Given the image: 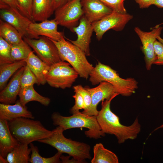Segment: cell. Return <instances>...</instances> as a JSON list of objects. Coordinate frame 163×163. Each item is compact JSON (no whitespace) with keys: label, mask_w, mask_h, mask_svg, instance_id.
<instances>
[{"label":"cell","mask_w":163,"mask_h":163,"mask_svg":"<svg viewBox=\"0 0 163 163\" xmlns=\"http://www.w3.org/2000/svg\"><path fill=\"white\" fill-rule=\"evenodd\" d=\"M51 40L56 46L62 61L69 63L80 77L88 79L94 67L88 61L85 52L64 37L58 41Z\"/></svg>","instance_id":"8992f818"},{"label":"cell","mask_w":163,"mask_h":163,"mask_svg":"<svg viewBox=\"0 0 163 163\" xmlns=\"http://www.w3.org/2000/svg\"><path fill=\"white\" fill-rule=\"evenodd\" d=\"M85 88L90 93L91 97V105L86 115L92 116L97 115L98 111L97 106L101 101L109 99L118 94L114 87L110 83L104 81L100 83L95 88Z\"/></svg>","instance_id":"4fadbf2b"},{"label":"cell","mask_w":163,"mask_h":163,"mask_svg":"<svg viewBox=\"0 0 163 163\" xmlns=\"http://www.w3.org/2000/svg\"><path fill=\"white\" fill-rule=\"evenodd\" d=\"M162 29V27L158 25L150 32L144 31L138 27L134 28V30L142 43V50L144 55L145 66L147 70H150L156 59L154 43L157 37L160 35Z\"/></svg>","instance_id":"8fae6325"},{"label":"cell","mask_w":163,"mask_h":163,"mask_svg":"<svg viewBox=\"0 0 163 163\" xmlns=\"http://www.w3.org/2000/svg\"><path fill=\"white\" fill-rule=\"evenodd\" d=\"M81 3L84 15L91 23L113 12L100 0H81Z\"/></svg>","instance_id":"2e32d148"},{"label":"cell","mask_w":163,"mask_h":163,"mask_svg":"<svg viewBox=\"0 0 163 163\" xmlns=\"http://www.w3.org/2000/svg\"><path fill=\"white\" fill-rule=\"evenodd\" d=\"M81 0H70L55 11L54 19L58 25L70 30L78 24L84 15Z\"/></svg>","instance_id":"9c48e42d"},{"label":"cell","mask_w":163,"mask_h":163,"mask_svg":"<svg viewBox=\"0 0 163 163\" xmlns=\"http://www.w3.org/2000/svg\"><path fill=\"white\" fill-rule=\"evenodd\" d=\"M21 117L8 122L10 132L21 143L28 145L47 138L53 133L39 120Z\"/></svg>","instance_id":"277c9868"},{"label":"cell","mask_w":163,"mask_h":163,"mask_svg":"<svg viewBox=\"0 0 163 163\" xmlns=\"http://www.w3.org/2000/svg\"><path fill=\"white\" fill-rule=\"evenodd\" d=\"M133 18L129 14H121L113 11L101 20L91 23L97 39L101 40L104 33L110 29L122 30Z\"/></svg>","instance_id":"30bf717a"},{"label":"cell","mask_w":163,"mask_h":163,"mask_svg":"<svg viewBox=\"0 0 163 163\" xmlns=\"http://www.w3.org/2000/svg\"><path fill=\"white\" fill-rule=\"evenodd\" d=\"M24 66L18 70L8 84L0 92V102L8 104L15 103L21 89L20 79Z\"/></svg>","instance_id":"ac0fdd59"},{"label":"cell","mask_w":163,"mask_h":163,"mask_svg":"<svg viewBox=\"0 0 163 163\" xmlns=\"http://www.w3.org/2000/svg\"><path fill=\"white\" fill-rule=\"evenodd\" d=\"M21 117L34 118L32 113L27 110L26 106L21 104L19 100L17 101L14 105L0 104V119L10 122Z\"/></svg>","instance_id":"e0dca14e"},{"label":"cell","mask_w":163,"mask_h":163,"mask_svg":"<svg viewBox=\"0 0 163 163\" xmlns=\"http://www.w3.org/2000/svg\"><path fill=\"white\" fill-rule=\"evenodd\" d=\"M7 4L10 8H18L16 0H0Z\"/></svg>","instance_id":"74e56055"},{"label":"cell","mask_w":163,"mask_h":163,"mask_svg":"<svg viewBox=\"0 0 163 163\" xmlns=\"http://www.w3.org/2000/svg\"><path fill=\"white\" fill-rule=\"evenodd\" d=\"M70 65L61 61L51 65L45 75L46 82L54 88L65 89L71 87L79 75Z\"/></svg>","instance_id":"52a82bcc"},{"label":"cell","mask_w":163,"mask_h":163,"mask_svg":"<svg viewBox=\"0 0 163 163\" xmlns=\"http://www.w3.org/2000/svg\"><path fill=\"white\" fill-rule=\"evenodd\" d=\"M141 8H146L153 5L155 0H135Z\"/></svg>","instance_id":"d590c367"},{"label":"cell","mask_w":163,"mask_h":163,"mask_svg":"<svg viewBox=\"0 0 163 163\" xmlns=\"http://www.w3.org/2000/svg\"><path fill=\"white\" fill-rule=\"evenodd\" d=\"M27 63L24 60L0 65V90H2L12 75Z\"/></svg>","instance_id":"d4e9b609"},{"label":"cell","mask_w":163,"mask_h":163,"mask_svg":"<svg viewBox=\"0 0 163 163\" xmlns=\"http://www.w3.org/2000/svg\"><path fill=\"white\" fill-rule=\"evenodd\" d=\"M27 64L36 77L39 85L46 82L45 75L48 71L50 66L42 61L32 51L24 60Z\"/></svg>","instance_id":"ffe728a7"},{"label":"cell","mask_w":163,"mask_h":163,"mask_svg":"<svg viewBox=\"0 0 163 163\" xmlns=\"http://www.w3.org/2000/svg\"><path fill=\"white\" fill-rule=\"evenodd\" d=\"M116 96L102 101L101 109L98 111L96 118L102 131L115 136L118 142L122 144L128 140L136 139L141 131V126L137 117L130 126L121 124L118 117L110 109L111 101Z\"/></svg>","instance_id":"6da1fadb"},{"label":"cell","mask_w":163,"mask_h":163,"mask_svg":"<svg viewBox=\"0 0 163 163\" xmlns=\"http://www.w3.org/2000/svg\"><path fill=\"white\" fill-rule=\"evenodd\" d=\"M89 77V81L92 85L108 82L114 87L119 94L123 96H131L138 88V82L134 78H122L115 70L100 62L94 67Z\"/></svg>","instance_id":"3957f363"},{"label":"cell","mask_w":163,"mask_h":163,"mask_svg":"<svg viewBox=\"0 0 163 163\" xmlns=\"http://www.w3.org/2000/svg\"><path fill=\"white\" fill-rule=\"evenodd\" d=\"M33 86L21 88L18 96L21 104L25 106L29 102L36 101L44 106H48L50 102V99L38 93L34 90Z\"/></svg>","instance_id":"7402d4cb"},{"label":"cell","mask_w":163,"mask_h":163,"mask_svg":"<svg viewBox=\"0 0 163 163\" xmlns=\"http://www.w3.org/2000/svg\"><path fill=\"white\" fill-rule=\"evenodd\" d=\"M0 37L11 45L17 44L23 40V36L17 29L2 19L0 20Z\"/></svg>","instance_id":"484cf974"},{"label":"cell","mask_w":163,"mask_h":163,"mask_svg":"<svg viewBox=\"0 0 163 163\" xmlns=\"http://www.w3.org/2000/svg\"><path fill=\"white\" fill-rule=\"evenodd\" d=\"M19 143L11 133L8 122L0 119V155L6 158L8 153Z\"/></svg>","instance_id":"d6986e66"},{"label":"cell","mask_w":163,"mask_h":163,"mask_svg":"<svg viewBox=\"0 0 163 163\" xmlns=\"http://www.w3.org/2000/svg\"><path fill=\"white\" fill-rule=\"evenodd\" d=\"M2 20L11 25L22 35L28 37L29 25L33 21L22 14L17 8H9L1 10Z\"/></svg>","instance_id":"9a60e30c"},{"label":"cell","mask_w":163,"mask_h":163,"mask_svg":"<svg viewBox=\"0 0 163 163\" xmlns=\"http://www.w3.org/2000/svg\"><path fill=\"white\" fill-rule=\"evenodd\" d=\"M153 5L159 8H163V0H155Z\"/></svg>","instance_id":"ab89813d"},{"label":"cell","mask_w":163,"mask_h":163,"mask_svg":"<svg viewBox=\"0 0 163 163\" xmlns=\"http://www.w3.org/2000/svg\"><path fill=\"white\" fill-rule=\"evenodd\" d=\"M154 49L156 58L153 64L163 65V44L156 39L154 43Z\"/></svg>","instance_id":"e575fe53"},{"label":"cell","mask_w":163,"mask_h":163,"mask_svg":"<svg viewBox=\"0 0 163 163\" xmlns=\"http://www.w3.org/2000/svg\"><path fill=\"white\" fill-rule=\"evenodd\" d=\"M100 0L113 12L121 14L127 13L126 10L124 5L125 0Z\"/></svg>","instance_id":"1f68e13d"},{"label":"cell","mask_w":163,"mask_h":163,"mask_svg":"<svg viewBox=\"0 0 163 163\" xmlns=\"http://www.w3.org/2000/svg\"><path fill=\"white\" fill-rule=\"evenodd\" d=\"M10 7L3 2L0 1V8L1 10L8 9Z\"/></svg>","instance_id":"60d3db41"},{"label":"cell","mask_w":163,"mask_h":163,"mask_svg":"<svg viewBox=\"0 0 163 163\" xmlns=\"http://www.w3.org/2000/svg\"><path fill=\"white\" fill-rule=\"evenodd\" d=\"M58 25L54 19H47L39 23L33 22L29 27L27 37L37 39L41 36L53 40L58 41L64 37L63 33L58 30Z\"/></svg>","instance_id":"7c38bea8"},{"label":"cell","mask_w":163,"mask_h":163,"mask_svg":"<svg viewBox=\"0 0 163 163\" xmlns=\"http://www.w3.org/2000/svg\"><path fill=\"white\" fill-rule=\"evenodd\" d=\"M70 157V156H65L62 155L60 157L61 162L63 163H78L76 160L73 158L72 160H70L69 158Z\"/></svg>","instance_id":"f35d334b"},{"label":"cell","mask_w":163,"mask_h":163,"mask_svg":"<svg viewBox=\"0 0 163 163\" xmlns=\"http://www.w3.org/2000/svg\"><path fill=\"white\" fill-rule=\"evenodd\" d=\"M11 46V56L13 62L25 60L32 51L31 47L24 40Z\"/></svg>","instance_id":"83f0119b"},{"label":"cell","mask_w":163,"mask_h":163,"mask_svg":"<svg viewBox=\"0 0 163 163\" xmlns=\"http://www.w3.org/2000/svg\"><path fill=\"white\" fill-rule=\"evenodd\" d=\"M24 37L40 59L49 65L62 61L56 46L50 39L43 36L37 39Z\"/></svg>","instance_id":"ba28073f"},{"label":"cell","mask_w":163,"mask_h":163,"mask_svg":"<svg viewBox=\"0 0 163 163\" xmlns=\"http://www.w3.org/2000/svg\"><path fill=\"white\" fill-rule=\"evenodd\" d=\"M94 156L91 163H118L117 156L113 152L104 148L101 143H97L93 147Z\"/></svg>","instance_id":"603a6c76"},{"label":"cell","mask_w":163,"mask_h":163,"mask_svg":"<svg viewBox=\"0 0 163 163\" xmlns=\"http://www.w3.org/2000/svg\"><path fill=\"white\" fill-rule=\"evenodd\" d=\"M31 154L29 161L31 163H59L61 162L60 157L62 153L58 151L53 156L46 158L41 156L39 153L38 147L32 143L30 144Z\"/></svg>","instance_id":"4316f807"},{"label":"cell","mask_w":163,"mask_h":163,"mask_svg":"<svg viewBox=\"0 0 163 163\" xmlns=\"http://www.w3.org/2000/svg\"><path fill=\"white\" fill-rule=\"evenodd\" d=\"M74 92L80 93L84 100L85 108L82 113L86 114L89 110L91 105V97L89 92L80 85L75 86L73 87Z\"/></svg>","instance_id":"4dcf8cb0"},{"label":"cell","mask_w":163,"mask_h":163,"mask_svg":"<svg viewBox=\"0 0 163 163\" xmlns=\"http://www.w3.org/2000/svg\"><path fill=\"white\" fill-rule=\"evenodd\" d=\"M0 163H8L6 158L3 157L0 155Z\"/></svg>","instance_id":"b9f144b4"},{"label":"cell","mask_w":163,"mask_h":163,"mask_svg":"<svg viewBox=\"0 0 163 163\" xmlns=\"http://www.w3.org/2000/svg\"><path fill=\"white\" fill-rule=\"evenodd\" d=\"M53 9L52 0H33L32 18L33 22L48 19Z\"/></svg>","instance_id":"44dd1931"},{"label":"cell","mask_w":163,"mask_h":163,"mask_svg":"<svg viewBox=\"0 0 163 163\" xmlns=\"http://www.w3.org/2000/svg\"><path fill=\"white\" fill-rule=\"evenodd\" d=\"M51 117L53 124L61 127L64 131L73 128H86L88 130L85 132L86 136L95 139L105 135L101 130L96 115L88 116L79 112L71 116L65 117L54 112Z\"/></svg>","instance_id":"5b68a950"},{"label":"cell","mask_w":163,"mask_h":163,"mask_svg":"<svg viewBox=\"0 0 163 163\" xmlns=\"http://www.w3.org/2000/svg\"><path fill=\"white\" fill-rule=\"evenodd\" d=\"M161 128H163V123L160 126H159L157 127V128H156L152 132H153L155 131H156L158 129H161Z\"/></svg>","instance_id":"ee69618b"},{"label":"cell","mask_w":163,"mask_h":163,"mask_svg":"<svg viewBox=\"0 0 163 163\" xmlns=\"http://www.w3.org/2000/svg\"><path fill=\"white\" fill-rule=\"evenodd\" d=\"M70 30L76 33L77 38L75 40L67 39L82 50L86 56H89L90 55V43L94 31L91 23L83 15L80 19L78 24Z\"/></svg>","instance_id":"5bb4252c"},{"label":"cell","mask_w":163,"mask_h":163,"mask_svg":"<svg viewBox=\"0 0 163 163\" xmlns=\"http://www.w3.org/2000/svg\"><path fill=\"white\" fill-rule=\"evenodd\" d=\"M73 96L75 99V103L74 105L70 109V112L72 114L79 112V110L84 109L85 108V103L83 98L81 94L77 92H75Z\"/></svg>","instance_id":"836d02e7"},{"label":"cell","mask_w":163,"mask_h":163,"mask_svg":"<svg viewBox=\"0 0 163 163\" xmlns=\"http://www.w3.org/2000/svg\"><path fill=\"white\" fill-rule=\"evenodd\" d=\"M70 0H52L53 6L54 11Z\"/></svg>","instance_id":"8d00e7d4"},{"label":"cell","mask_w":163,"mask_h":163,"mask_svg":"<svg viewBox=\"0 0 163 163\" xmlns=\"http://www.w3.org/2000/svg\"><path fill=\"white\" fill-rule=\"evenodd\" d=\"M52 130L50 136L38 142L50 145L57 151L68 154L78 163H84L86 159H91V147L89 145L66 138L63 134L64 130L59 126Z\"/></svg>","instance_id":"7a4b0ae2"},{"label":"cell","mask_w":163,"mask_h":163,"mask_svg":"<svg viewBox=\"0 0 163 163\" xmlns=\"http://www.w3.org/2000/svg\"><path fill=\"white\" fill-rule=\"evenodd\" d=\"M18 10L32 21L33 0H16Z\"/></svg>","instance_id":"d6a6232c"},{"label":"cell","mask_w":163,"mask_h":163,"mask_svg":"<svg viewBox=\"0 0 163 163\" xmlns=\"http://www.w3.org/2000/svg\"><path fill=\"white\" fill-rule=\"evenodd\" d=\"M20 84L21 88L34 85V84L39 85L36 77L27 64L24 66L21 76Z\"/></svg>","instance_id":"f546056e"},{"label":"cell","mask_w":163,"mask_h":163,"mask_svg":"<svg viewBox=\"0 0 163 163\" xmlns=\"http://www.w3.org/2000/svg\"><path fill=\"white\" fill-rule=\"evenodd\" d=\"M157 40L163 44V39L160 37V35L158 36L157 37Z\"/></svg>","instance_id":"7bdbcfd3"},{"label":"cell","mask_w":163,"mask_h":163,"mask_svg":"<svg viewBox=\"0 0 163 163\" xmlns=\"http://www.w3.org/2000/svg\"><path fill=\"white\" fill-rule=\"evenodd\" d=\"M31 153L28 145L19 143L8 154L6 159L9 163H28Z\"/></svg>","instance_id":"cb8c5ba5"},{"label":"cell","mask_w":163,"mask_h":163,"mask_svg":"<svg viewBox=\"0 0 163 163\" xmlns=\"http://www.w3.org/2000/svg\"><path fill=\"white\" fill-rule=\"evenodd\" d=\"M11 45L0 37V65L14 62L11 56Z\"/></svg>","instance_id":"f1b7e54d"}]
</instances>
